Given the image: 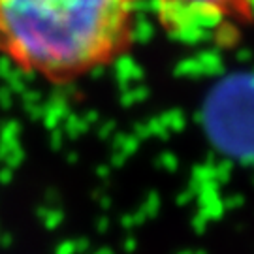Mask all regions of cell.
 <instances>
[{"label":"cell","mask_w":254,"mask_h":254,"mask_svg":"<svg viewBox=\"0 0 254 254\" xmlns=\"http://www.w3.org/2000/svg\"><path fill=\"white\" fill-rule=\"evenodd\" d=\"M136 0H0V51L28 73L70 83L134 38Z\"/></svg>","instance_id":"1"},{"label":"cell","mask_w":254,"mask_h":254,"mask_svg":"<svg viewBox=\"0 0 254 254\" xmlns=\"http://www.w3.org/2000/svg\"><path fill=\"white\" fill-rule=\"evenodd\" d=\"M158 21L175 36L224 42L254 17V0H156Z\"/></svg>","instance_id":"2"}]
</instances>
